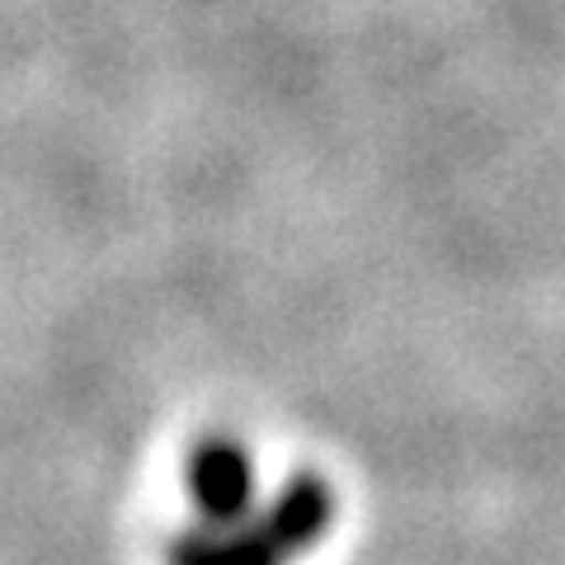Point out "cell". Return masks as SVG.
Returning <instances> with one entry per match:
<instances>
[{
    "mask_svg": "<svg viewBox=\"0 0 565 565\" xmlns=\"http://www.w3.org/2000/svg\"><path fill=\"white\" fill-rule=\"evenodd\" d=\"M193 527L170 565H292L326 537L334 494L321 476L297 471L274 494L255 490V462L236 438H207L189 457Z\"/></svg>",
    "mask_w": 565,
    "mask_h": 565,
    "instance_id": "cell-1",
    "label": "cell"
}]
</instances>
